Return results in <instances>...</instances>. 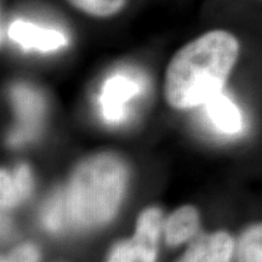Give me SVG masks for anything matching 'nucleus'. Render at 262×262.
I'll return each mask as SVG.
<instances>
[{"label":"nucleus","instance_id":"obj_6","mask_svg":"<svg viewBox=\"0 0 262 262\" xmlns=\"http://www.w3.org/2000/svg\"><path fill=\"white\" fill-rule=\"evenodd\" d=\"M14 102L21 125L11 136V141L12 143L17 145L35 135L38 122L44 111V104L41 98L34 91L25 86L16 88V90H14Z\"/></svg>","mask_w":262,"mask_h":262},{"label":"nucleus","instance_id":"obj_5","mask_svg":"<svg viewBox=\"0 0 262 262\" xmlns=\"http://www.w3.org/2000/svg\"><path fill=\"white\" fill-rule=\"evenodd\" d=\"M234 242L226 232L198 237L176 262H231Z\"/></svg>","mask_w":262,"mask_h":262},{"label":"nucleus","instance_id":"obj_15","mask_svg":"<svg viewBox=\"0 0 262 262\" xmlns=\"http://www.w3.org/2000/svg\"><path fill=\"white\" fill-rule=\"evenodd\" d=\"M2 262H9V260H8V258H6V257H3V258H2Z\"/></svg>","mask_w":262,"mask_h":262},{"label":"nucleus","instance_id":"obj_10","mask_svg":"<svg viewBox=\"0 0 262 262\" xmlns=\"http://www.w3.org/2000/svg\"><path fill=\"white\" fill-rule=\"evenodd\" d=\"M199 227L198 211L193 206H183L172 212L165 225L166 243L171 247L194 237Z\"/></svg>","mask_w":262,"mask_h":262},{"label":"nucleus","instance_id":"obj_12","mask_svg":"<svg viewBox=\"0 0 262 262\" xmlns=\"http://www.w3.org/2000/svg\"><path fill=\"white\" fill-rule=\"evenodd\" d=\"M238 262H262V224L249 228L241 238Z\"/></svg>","mask_w":262,"mask_h":262},{"label":"nucleus","instance_id":"obj_3","mask_svg":"<svg viewBox=\"0 0 262 262\" xmlns=\"http://www.w3.org/2000/svg\"><path fill=\"white\" fill-rule=\"evenodd\" d=\"M162 224L159 209H147L140 215L133 238L117 244L107 262H156Z\"/></svg>","mask_w":262,"mask_h":262},{"label":"nucleus","instance_id":"obj_14","mask_svg":"<svg viewBox=\"0 0 262 262\" xmlns=\"http://www.w3.org/2000/svg\"><path fill=\"white\" fill-rule=\"evenodd\" d=\"M9 262H38L39 251L32 244H22L11 251L6 257Z\"/></svg>","mask_w":262,"mask_h":262},{"label":"nucleus","instance_id":"obj_1","mask_svg":"<svg viewBox=\"0 0 262 262\" xmlns=\"http://www.w3.org/2000/svg\"><path fill=\"white\" fill-rule=\"evenodd\" d=\"M239 52L238 38L225 29L205 32L183 45L166 68L164 95L168 103L189 110L222 93Z\"/></svg>","mask_w":262,"mask_h":262},{"label":"nucleus","instance_id":"obj_8","mask_svg":"<svg viewBox=\"0 0 262 262\" xmlns=\"http://www.w3.org/2000/svg\"><path fill=\"white\" fill-rule=\"evenodd\" d=\"M204 106L211 124L220 133L225 135H235L243 129L241 111L237 104L224 93L210 98Z\"/></svg>","mask_w":262,"mask_h":262},{"label":"nucleus","instance_id":"obj_11","mask_svg":"<svg viewBox=\"0 0 262 262\" xmlns=\"http://www.w3.org/2000/svg\"><path fill=\"white\" fill-rule=\"evenodd\" d=\"M78 11L95 18H110L123 11L127 0H67Z\"/></svg>","mask_w":262,"mask_h":262},{"label":"nucleus","instance_id":"obj_7","mask_svg":"<svg viewBox=\"0 0 262 262\" xmlns=\"http://www.w3.org/2000/svg\"><path fill=\"white\" fill-rule=\"evenodd\" d=\"M9 37L26 49L40 51L57 50L67 44V39L61 32L24 21H16L10 26Z\"/></svg>","mask_w":262,"mask_h":262},{"label":"nucleus","instance_id":"obj_2","mask_svg":"<svg viewBox=\"0 0 262 262\" xmlns=\"http://www.w3.org/2000/svg\"><path fill=\"white\" fill-rule=\"evenodd\" d=\"M126 171L123 163L111 153L84 160L72 176L67 194L71 219L81 227L107 224L123 198Z\"/></svg>","mask_w":262,"mask_h":262},{"label":"nucleus","instance_id":"obj_4","mask_svg":"<svg viewBox=\"0 0 262 262\" xmlns=\"http://www.w3.org/2000/svg\"><path fill=\"white\" fill-rule=\"evenodd\" d=\"M140 93V85L125 75H114L103 85L101 111L106 122L120 123L125 117V104Z\"/></svg>","mask_w":262,"mask_h":262},{"label":"nucleus","instance_id":"obj_13","mask_svg":"<svg viewBox=\"0 0 262 262\" xmlns=\"http://www.w3.org/2000/svg\"><path fill=\"white\" fill-rule=\"evenodd\" d=\"M63 221V202L61 196H55L45 206L42 212V224L49 231H57Z\"/></svg>","mask_w":262,"mask_h":262},{"label":"nucleus","instance_id":"obj_9","mask_svg":"<svg viewBox=\"0 0 262 262\" xmlns=\"http://www.w3.org/2000/svg\"><path fill=\"white\" fill-rule=\"evenodd\" d=\"M32 186V173L28 166H18L12 175H10L5 170H2V178H0V187L2 188L0 191H2L3 210L12 208L21 201H24L31 193Z\"/></svg>","mask_w":262,"mask_h":262}]
</instances>
